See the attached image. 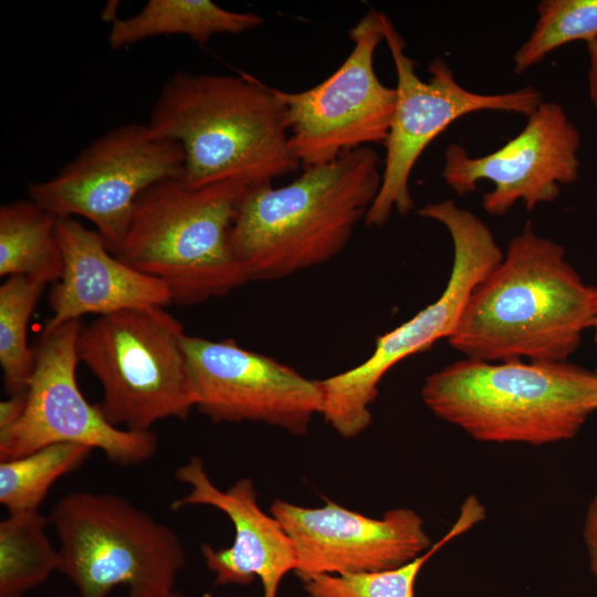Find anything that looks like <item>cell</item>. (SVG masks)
I'll list each match as a JSON object with an SVG mask.
<instances>
[{"label": "cell", "mask_w": 597, "mask_h": 597, "mask_svg": "<svg viewBox=\"0 0 597 597\" xmlns=\"http://www.w3.org/2000/svg\"><path fill=\"white\" fill-rule=\"evenodd\" d=\"M597 289L564 248L527 221L502 261L470 294L449 344L465 358L567 362L593 327Z\"/></svg>", "instance_id": "cell-1"}, {"label": "cell", "mask_w": 597, "mask_h": 597, "mask_svg": "<svg viewBox=\"0 0 597 597\" xmlns=\"http://www.w3.org/2000/svg\"><path fill=\"white\" fill-rule=\"evenodd\" d=\"M418 213L449 231L453 263L442 294L407 322L379 335L359 365L320 379L322 416L343 438H354L371 422L370 405L384 376L402 359L429 349L453 333L473 289L498 266L503 253L489 227L451 199L428 203Z\"/></svg>", "instance_id": "cell-8"}, {"label": "cell", "mask_w": 597, "mask_h": 597, "mask_svg": "<svg viewBox=\"0 0 597 597\" xmlns=\"http://www.w3.org/2000/svg\"><path fill=\"white\" fill-rule=\"evenodd\" d=\"M39 510L9 513L0 522V597H22L62 565Z\"/></svg>", "instance_id": "cell-20"}, {"label": "cell", "mask_w": 597, "mask_h": 597, "mask_svg": "<svg viewBox=\"0 0 597 597\" xmlns=\"http://www.w3.org/2000/svg\"><path fill=\"white\" fill-rule=\"evenodd\" d=\"M589 55L588 92L597 113V36L587 43Z\"/></svg>", "instance_id": "cell-27"}, {"label": "cell", "mask_w": 597, "mask_h": 597, "mask_svg": "<svg viewBox=\"0 0 597 597\" xmlns=\"http://www.w3.org/2000/svg\"><path fill=\"white\" fill-rule=\"evenodd\" d=\"M27 391L9 395L0 402V431L10 428L21 418L27 406Z\"/></svg>", "instance_id": "cell-26"}, {"label": "cell", "mask_w": 597, "mask_h": 597, "mask_svg": "<svg viewBox=\"0 0 597 597\" xmlns=\"http://www.w3.org/2000/svg\"><path fill=\"white\" fill-rule=\"evenodd\" d=\"M591 328H594V339H595V343L597 345V308H596L595 318H594V323H593Z\"/></svg>", "instance_id": "cell-28"}, {"label": "cell", "mask_w": 597, "mask_h": 597, "mask_svg": "<svg viewBox=\"0 0 597 597\" xmlns=\"http://www.w3.org/2000/svg\"><path fill=\"white\" fill-rule=\"evenodd\" d=\"M175 476L189 491L172 501L171 510L191 505L212 506L224 513L233 524L234 540L230 546H201L206 565L216 576V584L249 585L259 578L263 597H276L283 577L296 568V554L281 524L259 506L252 480L242 478L222 491L211 481L203 461L198 457L178 467Z\"/></svg>", "instance_id": "cell-16"}, {"label": "cell", "mask_w": 597, "mask_h": 597, "mask_svg": "<svg viewBox=\"0 0 597 597\" xmlns=\"http://www.w3.org/2000/svg\"><path fill=\"white\" fill-rule=\"evenodd\" d=\"M182 348L196 392V409L214 423L252 421L293 434L308 431L322 413L321 380L241 347L234 339L185 334Z\"/></svg>", "instance_id": "cell-13"}, {"label": "cell", "mask_w": 597, "mask_h": 597, "mask_svg": "<svg viewBox=\"0 0 597 597\" xmlns=\"http://www.w3.org/2000/svg\"><path fill=\"white\" fill-rule=\"evenodd\" d=\"M147 124L181 145V180L190 188L238 182L249 190L301 166L283 103L252 75L179 71L164 83Z\"/></svg>", "instance_id": "cell-2"}, {"label": "cell", "mask_w": 597, "mask_h": 597, "mask_svg": "<svg viewBox=\"0 0 597 597\" xmlns=\"http://www.w3.org/2000/svg\"><path fill=\"white\" fill-rule=\"evenodd\" d=\"M271 514L292 541L297 561L294 572L303 582L321 574L396 568L433 545L421 516L406 507L374 519L331 501L321 507H303L275 500Z\"/></svg>", "instance_id": "cell-15"}, {"label": "cell", "mask_w": 597, "mask_h": 597, "mask_svg": "<svg viewBox=\"0 0 597 597\" xmlns=\"http://www.w3.org/2000/svg\"><path fill=\"white\" fill-rule=\"evenodd\" d=\"M384 38L397 74L396 105L385 142L381 186L365 217L368 227H384L391 213L407 216L413 209L409 189L412 169L427 146L451 123L481 111L531 115L543 94L527 85L517 91L481 94L462 87L441 57L428 66L427 82L416 73V62L406 53V42L386 13L380 12Z\"/></svg>", "instance_id": "cell-10"}, {"label": "cell", "mask_w": 597, "mask_h": 597, "mask_svg": "<svg viewBox=\"0 0 597 597\" xmlns=\"http://www.w3.org/2000/svg\"><path fill=\"white\" fill-rule=\"evenodd\" d=\"M56 222L55 216L29 198L2 205L0 275L56 283L64 266Z\"/></svg>", "instance_id": "cell-19"}, {"label": "cell", "mask_w": 597, "mask_h": 597, "mask_svg": "<svg viewBox=\"0 0 597 597\" xmlns=\"http://www.w3.org/2000/svg\"><path fill=\"white\" fill-rule=\"evenodd\" d=\"M44 287L27 276H10L0 286V365L9 395L27 391L35 368L27 333Z\"/></svg>", "instance_id": "cell-23"}, {"label": "cell", "mask_w": 597, "mask_h": 597, "mask_svg": "<svg viewBox=\"0 0 597 597\" xmlns=\"http://www.w3.org/2000/svg\"><path fill=\"white\" fill-rule=\"evenodd\" d=\"M181 145L148 124L116 126L83 148L59 172L28 185V198L56 218L83 217L112 253L121 244L137 198L154 184L182 178Z\"/></svg>", "instance_id": "cell-9"}, {"label": "cell", "mask_w": 597, "mask_h": 597, "mask_svg": "<svg viewBox=\"0 0 597 597\" xmlns=\"http://www.w3.org/2000/svg\"><path fill=\"white\" fill-rule=\"evenodd\" d=\"M92 449L54 443L22 457L0 460V503L8 513L39 510L56 480L78 469Z\"/></svg>", "instance_id": "cell-22"}, {"label": "cell", "mask_w": 597, "mask_h": 597, "mask_svg": "<svg viewBox=\"0 0 597 597\" xmlns=\"http://www.w3.org/2000/svg\"><path fill=\"white\" fill-rule=\"evenodd\" d=\"M63 273L50 294L51 318L43 331L126 310L172 304L165 283L121 261L96 230L74 218H57Z\"/></svg>", "instance_id": "cell-17"}, {"label": "cell", "mask_w": 597, "mask_h": 597, "mask_svg": "<svg viewBox=\"0 0 597 597\" xmlns=\"http://www.w3.org/2000/svg\"><path fill=\"white\" fill-rule=\"evenodd\" d=\"M185 334L181 323L159 306L97 316L82 326L78 359L102 386L97 405L109 423L148 431L160 420L187 419L196 392Z\"/></svg>", "instance_id": "cell-7"}, {"label": "cell", "mask_w": 597, "mask_h": 597, "mask_svg": "<svg viewBox=\"0 0 597 597\" xmlns=\"http://www.w3.org/2000/svg\"><path fill=\"white\" fill-rule=\"evenodd\" d=\"M247 191L238 182L190 188L181 178L160 180L137 198L113 253L165 283L174 304L223 297L249 282L230 244Z\"/></svg>", "instance_id": "cell-5"}, {"label": "cell", "mask_w": 597, "mask_h": 597, "mask_svg": "<svg viewBox=\"0 0 597 597\" xmlns=\"http://www.w3.org/2000/svg\"><path fill=\"white\" fill-rule=\"evenodd\" d=\"M349 38L350 53L326 80L302 92L275 88L285 109L290 149L306 167L385 144L388 137L397 92L374 69L376 49L385 40L380 11H367Z\"/></svg>", "instance_id": "cell-11"}, {"label": "cell", "mask_w": 597, "mask_h": 597, "mask_svg": "<svg viewBox=\"0 0 597 597\" xmlns=\"http://www.w3.org/2000/svg\"><path fill=\"white\" fill-rule=\"evenodd\" d=\"M528 39L513 56L514 73L522 74L555 49L597 36V0H542Z\"/></svg>", "instance_id": "cell-24"}, {"label": "cell", "mask_w": 597, "mask_h": 597, "mask_svg": "<svg viewBox=\"0 0 597 597\" xmlns=\"http://www.w3.org/2000/svg\"><path fill=\"white\" fill-rule=\"evenodd\" d=\"M381 158L371 146L306 167L291 184L249 189L230 232L249 281H274L344 250L376 199Z\"/></svg>", "instance_id": "cell-3"}, {"label": "cell", "mask_w": 597, "mask_h": 597, "mask_svg": "<svg viewBox=\"0 0 597 597\" xmlns=\"http://www.w3.org/2000/svg\"><path fill=\"white\" fill-rule=\"evenodd\" d=\"M168 597H184L179 591L174 590Z\"/></svg>", "instance_id": "cell-29"}, {"label": "cell", "mask_w": 597, "mask_h": 597, "mask_svg": "<svg viewBox=\"0 0 597 597\" xmlns=\"http://www.w3.org/2000/svg\"><path fill=\"white\" fill-rule=\"evenodd\" d=\"M485 517V507L475 495H469L449 531L427 552L396 568L321 574L304 582L308 597H415V584L426 562L451 540L471 530Z\"/></svg>", "instance_id": "cell-21"}, {"label": "cell", "mask_w": 597, "mask_h": 597, "mask_svg": "<svg viewBox=\"0 0 597 597\" xmlns=\"http://www.w3.org/2000/svg\"><path fill=\"white\" fill-rule=\"evenodd\" d=\"M583 537L588 552L589 567L597 580V492L586 511Z\"/></svg>", "instance_id": "cell-25"}, {"label": "cell", "mask_w": 597, "mask_h": 597, "mask_svg": "<svg viewBox=\"0 0 597 597\" xmlns=\"http://www.w3.org/2000/svg\"><path fill=\"white\" fill-rule=\"evenodd\" d=\"M50 523L62 572L80 597H168L186 559L178 534L126 498L77 491L54 505Z\"/></svg>", "instance_id": "cell-6"}, {"label": "cell", "mask_w": 597, "mask_h": 597, "mask_svg": "<svg viewBox=\"0 0 597 597\" xmlns=\"http://www.w3.org/2000/svg\"><path fill=\"white\" fill-rule=\"evenodd\" d=\"M254 12L226 10L210 0H149L134 15L114 19L107 35L113 50L142 40L182 34L203 45L217 34H240L259 28Z\"/></svg>", "instance_id": "cell-18"}, {"label": "cell", "mask_w": 597, "mask_h": 597, "mask_svg": "<svg viewBox=\"0 0 597 597\" xmlns=\"http://www.w3.org/2000/svg\"><path fill=\"white\" fill-rule=\"evenodd\" d=\"M421 397L476 441L543 446L573 439L597 410V373L568 362L463 358L429 375Z\"/></svg>", "instance_id": "cell-4"}, {"label": "cell", "mask_w": 597, "mask_h": 597, "mask_svg": "<svg viewBox=\"0 0 597 597\" xmlns=\"http://www.w3.org/2000/svg\"><path fill=\"white\" fill-rule=\"evenodd\" d=\"M580 133L556 102L542 104L527 116L520 134L493 153L472 157L455 143L447 146L441 172L460 196L490 180L493 189L482 197L484 211L505 214L517 201L527 211L554 201L561 185L574 184L579 174Z\"/></svg>", "instance_id": "cell-14"}, {"label": "cell", "mask_w": 597, "mask_h": 597, "mask_svg": "<svg viewBox=\"0 0 597 597\" xmlns=\"http://www.w3.org/2000/svg\"><path fill=\"white\" fill-rule=\"evenodd\" d=\"M80 321L42 331L34 346L35 368L21 418L0 431V460L18 458L54 443H77L102 451L117 464H140L157 451L151 431H132L107 421L90 404L76 379Z\"/></svg>", "instance_id": "cell-12"}]
</instances>
